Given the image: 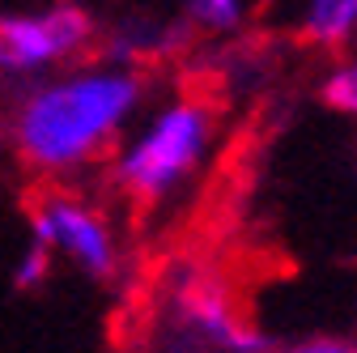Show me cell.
<instances>
[{
	"label": "cell",
	"instance_id": "6da1fadb",
	"mask_svg": "<svg viewBox=\"0 0 357 353\" xmlns=\"http://www.w3.org/2000/svg\"><path fill=\"white\" fill-rule=\"evenodd\" d=\"M145 77L111 60L68 64L52 77L30 81L9 137L17 158L43 179H73L115 153L123 132L141 119Z\"/></svg>",
	"mask_w": 357,
	"mask_h": 353
},
{
	"label": "cell",
	"instance_id": "7a4b0ae2",
	"mask_svg": "<svg viewBox=\"0 0 357 353\" xmlns=\"http://www.w3.org/2000/svg\"><path fill=\"white\" fill-rule=\"evenodd\" d=\"M217 145V115L208 103L178 94L153 107L123 132L111 162V183L137 204H166L188 192Z\"/></svg>",
	"mask_w": 357,
	"mask_h": 353
},
{
	"label": "cell",
	"instance_id": "3957f363",
	"mask_svg": "<svg viewBox=\"0 0 357 353\" xmlns=\"http://www.w3.org/2000/svg\"><path fill=\"white\" fill-rule=\"evenodd\" d=\"M268 336L238 311L230 285L188 269L162 294L153 324V353H264Z\"/></svg>",
	"mask_w": 357,
	"mask_h": 353
},
{
	"label": "cell",
	"instance_id": "277c9868",
	"mask_svg": "<svg viewBox=\"0 0 357 353\" xmlns=\"http://www.w3.org/2000/svg\"><path fill=\"white\" fill-rule=\"evenodd\" d=\"M98 38L85 5H43L30 13H0V81L52 77Z\"/></svg>",
	"mask_w": 357,
	"mask_h": 353
},
{
	"label": "cell",
	"instance_id": "5b68a950",
	"mask_svg": "<svg viewBox=\"0 0 357 353\" xmlns=\"http://www.w3.org/2000/svg\"><path fill=\"white\" fill-rule=\"evenodd\" d=\"M30 243H38L52 260H68L77 273L111 281L123 269V247L111 217L68 188L43 192L30 209Z\"/></svg>",
	"mask_w": 357,
	"mask_h": 353
},
{
	"label": "cell",
	"instance_id": "8992f818",
	"mask_svg": "<svg viewBox=\"0 0 357 353\" xmlns=\"http://www.w3.org/2000/svg\"><path fill=\"white\" fill-rule=\"evenodd\" d=\"M183 30H188L183 22H178V26H162V22L132 17V22H123V26L107 38V60H111V64H123V68H137V60L170 52L166 43H183Z\"/></svg>",
	"mask_w": 357,
	"mask_h": 353
},
{
	"label": "cell",
	"instance_id": "52a82bcc",
	"mask_svg": "<svg viewBox=\"0 0 357 353\" xmlns=\"http://www.w3.org/2000/svg\"><path fill=\"white\" fill-rule=\"evenodd\" d=\"M357 30V0H306L302 34L319 47H349Z\"/></svg>",
	"mask_w": 357,
	"mask_h": 353
},
{
	"label": "cell",
	"instance_id": "ba28073f",
	"mask_svg": "<svg viewBox=\"0 0 357 353\" xmlns=\"http://www.w3.org/2000/svg\"><path fill=\"white\" fill-rule=\"evenodd\" d=\"M247 22V0H183V26L200 34H234Z\"/></svg>",
	"mask_w": 357,
	"mask_h": 353
},
{
	"label": "cell",
	"instance_id": "9c48e42d",
	"mask_svg": "<svg viewBox=\"0 0 357 353\" xmlns=\"http://www.w3.org/2000/svg\"><path fill=\"white\" fill-rule=\"evenodd\" d=\"M324 103L336 111V115H353L357 111V68L349 64V60H340L336 68H328L324 73Z\"/></svg>",
	"mask_w": 357,
	"mask_h": 353
},
{
	"label": "cell",
	"instance_id": "30bf717a",
	"mask_svg": "<svg viewBox=\"0 0 357 353\" xmlns=\"http://www.w3.org/2000/svg\"><path fill=\"white\" fill-rule=\"evenodd\" d=\"M52 269H56V260L43 251L38 243H30L22 255H17V269H13V285L17 290H38L43 281L52 277Z\"/></svg>",
	"mask_w": 357,
	"mask_h": 353
},
{
	"label": "cell",
	"instance_id": "8fae6325",
	"mask_svg": "<svg viewBox=\"0 0 357 353\" xmlns=\"http://www.w3.org/2000/svg\"><path fill=\"white\" fill-rule=\"evenodd\" d=\"M264 353H357V345L349 336H306L289 345H268Z\"/></svg>",
	"mask_w": 357,
	"mask_h": 353
},
{
	"label": "cell",
	"instance_id": "7c38bea8",
	"mask_svg": "<svg viewBox=\"0 0 357 353\" xmlns=\"http://www.w3.org/2000/svg\"><path fill=\"white\" fill-rule=\"evenodd\" d=\"M47 5H81V0H47Z\"/></svg>",
	"mask_w": 357,
	"mask_h": 353
}]
</instances>
